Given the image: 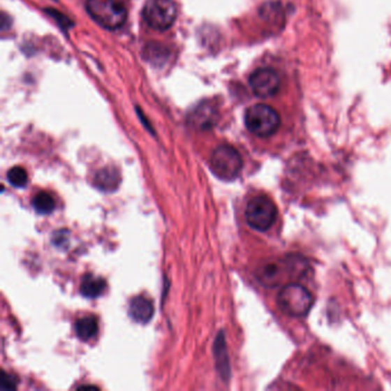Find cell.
Segmentation results:
<instances>
[{"label": "cell", "mask_w": 391, "mask_h": 391, "mask_svg": "<svg viewBox=\"0 0 391 391\" xmlns=\"http://www.w3.org/2000/svg\"><path fill=\"white\" fill-rule=\"evenodd\" d=\"M89 15L105 29L116 30L126 23L128 12L119 0H87Z\"/></svg>", "instance_id": "cell-1"}, {"label": "cell", "mask_w": 391, "mask_h": 391, "mask_svg": "<svg viewBox=\"0 0 391 391\" xmlns=\"http://www.w3.org/2000/svg\"><path fill=\"white\" fill-rule=\"evenodd\" d=\"M244 123L253 135L267 138L278 131L280 117L272 107L258 103L248 108L244 114Z\"/></svg>", "instance_id": "cell-2"}, {"label": "cell", "mask_w": 391, "mask_h": 391, "mask_svg": "<svg viewBox=\"0 0 391 391\" xmlns=\"http://www.w3.org/2000/svg\"><path fill=\"white\" fill-rule=\"evenodd\" d=\"M313 304L311 293L300 283H289L280 290L278 305L290 317H304Z\"/></svg>", "instance_id": "cell-3"}, {"label": "cell", "mask_w": 391, "mask_h": 391, "mask_svg": "<svg viewBox=\"0 0 391 391\" xmlns=\"http://www.w3.org/2000/svg\"><path fill=\"white\" fill-rule=\"evenodd\" d=\"M242 158L239 152L230 145H221L212 152L210 169L221 180H233L242 170Z\"/></svg>", "instance_id": "cell-4"}, {"label": "cell", "mask_w": 391, "mask_h": 391, "mask_svg": "<svg viewBox=\"0 0 391 391\" xmlns=\"http://www.w3.org/2000/svg\"><path fill=\"white\" fill-rule=\"evenodd\" d=\"M177 5L175 0H147L142 7V17L152 29L167 30L176 21Z\"/></svg>", "instance_id": "cell-5"}, {"label": "cell", "mask_w": 391, "mask_h": 391, "mask_svg": "<svg viewBox=\"0 0 391 391\" xmlns=\"http://www.w3.org/2000/svg\"><path fill=\"white\" fill-rule=\"evenodd\" d=\"M244 214L251 228L257 231H267L276 221V207L267 196H255L248 202Z\"/></svg>", "instance_id": "cell-6"}, {"label": "cell", "mask_w": 391, "mask_h": 391, "mask_svg": "<svg viewBox=\"0 0 391 391\" xmlns=\"http://www.w3.org/2000/svg\"><path fill=\"white\" fill-rule=\"evenodd\" d=\"M249 85L257 96L270 98L279 91V75L271 68H260L251 75Z\"/></svg>", "instance_id": "cell-7"}, {"label": "cell", "mask_w": 391, "mask_h": 391, "mask_svg": "<svg viewBox=\"0 0 391 391\" xmlns=\"http://www.w3.org/2000/svg\"><path fill=\"white\" fill-rule=\"evenodd\" d=\"M216 119H217V112L215 107L212 103H203L196 107V110L191 112L189 121L193 126L196 128L205 130L215 126Z\"/></svg>", "instance_id": "cell-8"}, {"label": "cell", "mask_w": 391, "mask_h": 391, "mask_svg": "<svg viewBox=\"0 0 391 391\" xmlns=\"http://www.w3.org/2000/svg\"><path fill=\"white\" fill-rule=\"evenodd\" d=\"M130 317L140 324H147L154 316V305L147 298L139 296L130 302L128 307Z\"/></svg>", "instance_id": "cell-9"}, {"label": "cell", "mask_w": 391, "mask_h": 391, "mask_svg": "<svg viewBox=\"0 0 391 391\" xmlns=\"http://www.w3.org/2000/svg\"><path fill=\"white\" fill-rule=\"evenodd\" d=\"M119 171L112 168H105L94 176V186L101 191H115L119 185Z\"/></svg>", "instance_id": "cell-10"}, {"label": "cell", "mask_w": 391, "mask_h": 391, "mask_svg": "<svg viewBox=\"0 0 391 391\" xmlns=\"http://www.w3.org/2000/svg\"><path fill=\"white\" fill-rule=\"evenodd\" d=\"M105 289H106V281L94 274L84 276L80 285V293L87 298L99 297L100 295H103Z\"/></svg>", "instance_id": "cell-11"}, {"label": "cell", "mask_w": 391, "mask_h": 391, "mask_svg": "<svg viewBox=\"0 0 391 391\" xmlns=\"http://www.w3.org/2000/svg\"><path fill=\"white\" fill-rule=\"evenodd\" d=\"M98 330H99L98 320L94 317L80 318L75 324L76 335L82 341H89L94 339L98 333Z\"/></svg>", "instance_id": "cell-12"}, {"label": "cell", "mask_w": 391, "mask_h": 391, "mask_svg": "<svg viewBox=\"0 0 391 391\" xmlns=\"http://www.w3.org/2000/svg\"><path fill=\"white\" fill-rule=\"evenodd\" d=\"M257 278L263 285L267 286V287H274L279 283L280 278H281L280 266L273 262L264 264L258 270Z\"/></svg>", "instance_id": "cell-13"}, {"label": "cell", "mask_w": 391, "mask_h": 391, "mask_svg": "<svg viewBox=\"0 0 391 391\" xmlns=\"http://www.w3.org/2000/svg\"><path fill=\"white\" fill-rule=\"evenodd\" d=\"M32 205L36 212L42 215L51 214L55 208L54 199L52 198L51 194L46 192H39L32 200Z\"/></svg>", "instance_id": "cell-14"}, {"label": "cell", "mask_w": 391, "mask_h": 391, "mask_svg": "<svg viewBox=\"0 0 391 391\" xmlns=\"http://www.w3.org/2000/svg\"><path fill=\"white\" fill-rule=\"evenodd\" d=\"M7 180L12 186L16 187V189H22L28 183V175L23 168L14 167L7 172Z\"/></svg>", "instance_id": "cell-15"}, {"label": "cell", "mask_w": 391, "mask_h": 391, "mask_svg": "<svg viewBox=\"0 0 391 391\" xmlns=\"http://www.w3.org/2000/svg\"><path fill=\"white\" fill-rule=\"evenodd\" d=\"M164 46H160L158 44H153V45L146 46V59L148 61L153 64H158L160 61H164V57H167V53L164 51Z\"/></svg>", "instance_id": "cell-16"}, {"label": "cell", "mask_w": 391, "mask_h": 391, "mask_svg": "<svg viewBox=\"0 0 391 391\" xmlns=\"http://www.w3.org/2000/svg\"><path fill=\"white\" fill-rule=\"evenodd\" d=\"M0 388L3 390H13L16 388V381L13 376H8L7 373L1 372V380H0Z\"/></svg>", "instance_id": "cell-17"}]
</instances>
